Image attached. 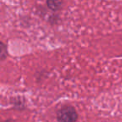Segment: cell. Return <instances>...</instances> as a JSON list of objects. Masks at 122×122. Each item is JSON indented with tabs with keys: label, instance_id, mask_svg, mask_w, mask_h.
<instances>
[{
	"label": "cell",
	"instance_id": "obj_1",
	"mask_svg": "<svg viewBox=\"0 0 122 122\" xmlns=\"http://www.w3.org/2000/svg\"><path fill=\"white\" fill-rule=\"evenodd\" d=\"M77 113L71 106H65L58 112L57 118L59 122H75L77 120Z\"/></svg>",
	"mask_w": 122,
	"mask_h": 122
},
{
	"label": "cell",
	"instance_id": "obj_2",
	"mask_svg": "<svg viewBox=\"0 0 122 122\" xmlns=\"http://www.w3.org/2000/svg\"><path fill=\"white\" fill-rule=\"evenodd\" d=\"M62 0H47V5L52 10H59L62 7Z\"/></svg>",
	"mask_w": 122,
	"mask_h": 122
}]
</instances>
